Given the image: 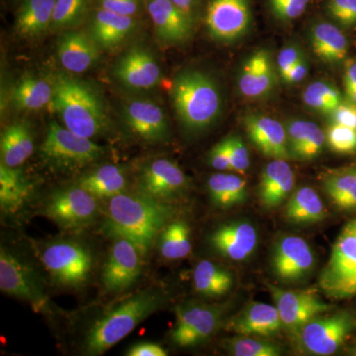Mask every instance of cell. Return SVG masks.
<instances>
[{"mask_svg": "<svg viewBox=\"0 0 356 356\" xmlns=\"http://www.w3.org/2000/svg\"><path fill=\"white\" fill-rule=\"evenodd\" d=\"M135 28L136 21L132 16L100 8L93 16L90 36L102 48H113L127 38Z\"/></svg>", "mask_w": 356, "mask_h": 356, "instance_id": "cell-26", "label": "cell"}, {"mask_svg": "<svg viewBox=\"0 0 356 356\" xmlns=\"http://www.w3.org/2000/svg\"><path fill=\"white\" fill-rule=\"evenodd\" d=\"M356 330V315L341 311L318 316L307 323L298 332L299 346L304 353L327 356L336 353Z\"/></svg>", "mask_w": 356, "mask_h": 356, "instance_id": "cell-7", "label": "cell"}, {"mask_svg": "<svg viewBox=\"0 0 356 356\" xmlns=\"http://www.w3.org/2000/svg\"><path fill=\"white\" fill-rule=\"evenodd\" d=\"M312 124L313 122L299 120V119L288 123L286 127L288 143H289L290 151L294 156H296L300 147L305 142L307 136L310 132Z\"/></svg>", "mask_w": 356, "mask_h": 356, "instance_id": "cell-46", "label": "cell"}, {"mask_svg": "<svg viewBox=\"0 0 356 356\" xmlns=\"http://www.w3.org/2000/svg\"><path fill=\"white\" fill-rule=\"evenodd\" d=\"M165 295L158 289L135 293L105 313L91 325L84 341L86 355H100L128 336L152 314L158 311Z\"/></svg>", "mask_w": 356, "mask_h": 356, "instance_id": "cell-2", "label": "cell"}, {"mask_svg": "<svg viewBox=\"0 0 356 356\" xmlns=\"http://www.w3.org/2000/svg\"><path fill=\"white\" fill-rule=\"evenodd\" d=\"M0 289L28 302L36 312L48 308V297L34 270L6 248L0 250Z\"/></svg>", "mask_w": 356, "mask_h": 356, "instance_id": "cell-10", "label": "cell"}, {"mask_svg": "<svg viewBox=\"0 0 356 356\" xmlns=\"http://www.w3.org/2000/svg\"><path fill=\"white\" fill-rule=\"evenodd\" d=\"M229 355L235 356H280L282 355L277 344L266 339L238 336L227 341Z\"/></svg>", "mask_w": 356, "mask_h": 356, "instance_id": "cell-40", "label": "cell"}, {"mask_svg": "<svg viewBox=\"0 0 356 356\" xmlns=\"http://www.w3.org/2000/svg\"><path fill=\"white\" fill-rule=\"evenodd\" d=\"M292 168L285 159H273L264 168L259 182V196L266 209L281 205L294 187Z\"/></svg>", "mask_w": 356, "mask_h": 356, "instance_id": "cell-25", "label": "cell"}, {"mask_svg": "<svg viewBox=\"0 0 356 356\" xmlns=\"http://www.w3.org/2000/svg\"><path fill=\"white\" fill-rule=\"evenodd\" d=\"M57 0H24L16 17V31L21 36L35 37L51 27Z\"/></svg>", "mask_w": 356, "mask_h": 356, "instance_id": "cell-32", "label": "cell"}, {"mask_svg": "<svg viewBox=\"0 0 356 356\" xmlns=\"http://www.w3.org/2000/svg\"><path fill=\"white\" fill-rule=\"evenodd\" d=\"M144 255L135 243L116 238L102 270L103 286L108 292L119 293L132 287L142 271Z\"/></svg>", "mask_w": 356, "mask_h": 356, "instance_id": "cell-14", "label": "cell"}, {"mask_svg": "<svg viewBox=\"0 0 356 356\" xmlns=\"http://www.w3.org/2000/svg\"><path fill=\"white\" fill-rule=\"evenodd\" d=\"M348 353H350V355L356 356V341L355 343L351 346L350 350H348Z\"/></svg>", "mask_w": 356, "mask_h": 356, "instance_id": "cell-56", "label": "cell"}, {"mask_svg": "<svg viewBox=\"0 0 356 356\" xmlns=\"http://www.w3.org/2000/svg\"><path fill=\"white\" fill-rule=\"evenodd\" d=\"M209 243L224 259L233 261H245L257 248V229L248 222H228L213 232Z\"/></svg>", "mask_w": 356, "mask_h": 356, "instance_id": "cell-18", "label": "cell"}, {"mask_svg": "<svg viewBox=\"0 0 356 356\" xmlns=\"http://www.w3.org/2000/svg\"><path fill=\"white\" fill-rule=\"evenodd\" d=\"M147 11L159 38L168 43L186 41L192 34L191 15L170 0H149Z\"/></svg>", "mask_w": 356, "mask_h": 356, "instance_id": "cell-23", "label": "cell"}, {"mask_svg": "<svg viewBox=\"0 0 356 356\" xmlns=\"http://www.w3.org/2000/svg\"><path fill=\"white\" fill-rule=\"evenodd\" d=\"M274 305L280 313L283 329L296 336L297 332L314 318L331 310L315 290H284L268 284Z\"/></svg>", "mask_w": 356, "mask_h": 356, "instance_id": "cell-11", "label": "cell"}, {"mask_svg": "<svg viewBox=\"0 0 356 356\" xmlns=\"http://www.w3.org/2000/svg\"><path fill=\"white\" fill-rule=\"evenodd\" d=\"M88 10V0H57L51 27L56 30H72L77 27Z\"/></svg>", "mask_w": 356, "mask_h": 356, "instance_id": "cell-39", "label": "cell"}, {"mask_svg": "<svg viewBox=\"0 0 356 356\" xmlns=\"http://www.w3.org/2000/svg\"><path fill=\"white\" fill-rule=\"evenodd\" d=\"M209 163L213 168L219 172H228L232 170L231 158H229V149L228 139L218 143L211 149L209 154Z\"/></svg>", "mask_w": 356, "mask_h": 356, "instance_id": "cell-47", "label": "cell"}, {"mask_svg": "<svg viewBox=\"0 0 356 356\" xmlns=\"http://www.w3.org/2000/svg\"><path fill=\"white\" fill-rule=\"evenodd\" d=\"M100 8L120 15L134 16L140 10V0H98Z\"/></svg>", "mask_w": 356, "mask_h": 356, "instance_id": "cell-48", "label": "cell"}, {"mask_svg": "<svg viewBox=\"0 0 356 356\" xmlns=\"http://www.w3.org/2000/svg\"><path fill=\"white\" fill-rule=\"evenodd\" d=\"M303 58V54L296 46H288L281 50L277 57L278 74L282 79L289 72L290 69Z\"/></svg>", "mask_w": 356, "mask_h": 356, "instance_id": "cell-50", "label": "cell"}, {"mask_svg": "<svg viewBox=\"0 0 356 356\" xmlns=\"http://www.w3.org/2000/svg\"><path fill=\"white\" fill-rule=\"evenodd\" d=\"M103 149L92 140L51 122L40 154L47 165L58 170H76L102 156Z\"/></svg>", "mask_w": 356, "mask_h": 356, "instance_id": "cell-5", "label": "cell"}, {"mask_svg": "<svg viewBox=\"0 0 356 356\" xmlns=\"http://www.w3.org/2000/svg\"><path fill=\"white\" fill-rule=\"evenodd\" d=\"M332 123L356 131V104L355 103L341 102L331 114Z\"/></svg>", "mask_w": 356, "mask_h": 356, "instance_id": "cell-49", "label": "cell"}, {"mask_svg": "<svg viewBox=\"0 0 356 356\" xmlns=\"http://www.w3.org/2000/svg\"><path fill=\"white\" fill-rule=\"evenodd\" d=\"M207 188L211 201L220 208L240 205L247 198V181L231 173L218 172L211 175Z\"/></svg>", "mask_w": 356, "mask_h": 356, "instance_id": "cell-34", "label": "cell"}, {"mask_svg": "<svg viewBox=\"0 0 356 356\" xmlns=\"http://www.w3.org/2000/svg\"><path fill=\"white\" fill-rule=\"evenodd\" d=\"M206 27L216 41L229 43L243 37L252 23L248 0H210L205 16Z\"/></svg>", "mask_w": 356, "mask_h": 356, "instance_id": "cell-13", "label": "cell"}, {"mask_svg": "<svg viewBox=\"0 0 356 356\" xmlns=\"http://www.w3.org/2000/svg\"><path fill=\"white\" fill-rule=\"evenodd\" d=\"M325 142V134L323 132L322 129L315 123L312 124L310 132L307 136L304 144L300 147L299 152L296 154L297 158L304 159V161H310V159L317 158L322 152Z\"/></svg>", "mask_w": 356, "mask_h": 356, "instance_id": "cell-43", "label": "cell"}, {"mask_svg": "<svg viewBox=\"0 0 356 356\" xmlns=\"http://www.w3.org/2000/svg\"><path fill=\"white\" fill-rule=\"evenodd\" d=\"M250 140L261 154L273 159L291 158L286 129L275 119L262 115H248L245 120Z\"/></svg>", "mask_w": 356, "mask_h": 356, "instance_id": "cell-19", "label": "cell"}, {"mask_svg": "<svg viewBox=\"0 0 356 356\" xmlns=\"http://www.w3.org/2000/svg\"><path fill=\"white\" fill-rule=\"evenodd\" d=\"M175 6L181 9L185 13L191 15L192 9L197 3L198 0H170Z\"/></svg>", "mask_w": 356, "mask_h": 356, "instance_id": "cell-54", "label": "cell"}, {"mask_svg": "<svg viewBox=\"0 0 356 356\" xmlns=\"http://www.w3.org/2000/svg\"><path fill=\"white\" fill-rule=\"evenodd\" d=\"M1 163L9 168H20L34 152V139L29 124H11L1 134Z\"/></svg>", "mask_w": 356, "mask_h": 356, "instance_id": "cell-28", "label": "cell"}, {"mask_svg": "<svg viewBox=\"0 0 356 356\" xmlns=\"http://www.w3.org/2000/svg\"><path fill=\"white\" fill-rule=\"evenodd\" d=\"M310 41L314 53L323 62H341L348 55V40L332 23L320 22L314 26L310 33Z\"/></svg>", "mask_w": 356, "mask_h": 356, "instance_id": "cell-30", "label": "cell"}, {"mask_svg": "<svg viewBox=\"0 0 356 356\" xmlns=\"http://www.w3.org/2000/svg\"><path fill=\"white\" fill-rule=\"evenodd\" d=\"M53 84L51 105L65 128L91 140L106 132L102 99L88 84L65 74H58Z\"/></svg>", "mask_w": 356, "mask_h": 356, "instance_id": "cell-3", "label": "cell"}, {"mask_svg": "<svg viewBox=\"0 0 356 356\" xmlns=\"http://www.w3.org/2000/svg\"><path fill=\"white\" fill-rule=\"evenodd\" d=\"M97 213V198L79 186L56 192L44 207V214L65 229L86 226Z\"/></svg>", "mask_w": 356, "mask_h": 356, "instance_id": "cell-12", "label": "cell"}, {"mask_svg": "<svg viewBox=\"0 0 356 356\" xmlns=\"http://www.w3.org/2000/svg\"><path fill=\"white\" fill-rule=\"evenodd\" d=\"M355 172H356V170H355Z\"/></svg>", "mask_w": 356, "mask_h": 356, "instance_id": "cell-57", "label": "cell"}, {"mask_svg": "<svg viewBox=\"0 0 356 356\" xmlns=\"http://www.w3.org/2000/svg\"><path fill=\"white\" fill-rule=\"evenodd\" d=\"M315 266V255L306 240L288 236L276 243L271 259L274 275L286 283L299 282L310 274Z\"/></svg>", "mask_w": 356, "mask_h": 356, "instance_id": "cell-15", "label": "cell"}, {"mask_svg": "<svg viewBox=\"0 0 356 356\" xmlns=\"http://www.w3.org/2000/svg\"><path fill=\"white\" fill-rule=\"evenodd\" d=\"M194 289L209 298H218L231 291L233 274L228 269L210 261H201L193 271Z\"/></svg>", "mask_w": 356, "mask_h": 356, "instance_id": "cell-33", "label": "cell"}, {"mask_svg": "<svg viewBox=\"0 0 356 356\" xmlns=\"http://www.w3.org/2000/svg\"><path fill=\"white\" fill-rule=\"evenodd\" d=\"M33 185L19 168L0 163V208L6 214L19 211L32 195Z\"/></svg>", "mask_w": 356, "mask_h": 356, "instance_id": "cell-27", "label": "cell"}, {"mask_svg": "<svg viewBox=\"0 0 356 356\" xmlns=\"http://www.w3.org/2000/svg\"><path fill=\"white\" fill-rule=\"evenodd\" d=\"M327 195L337 207L356 209V172L341 173L327 177L325 181Z\"/></svg>", "mask_w": 356, "mask_h": 356, "instance_id": "cell-37", "label": "cell"}, {"mask_svg": "<svg viewBox=\"0 0 356 356\" xmlns=\"http://www.w3.org/2000/svg\"><path fill=\"white\" fill-rule=\"evenodd\" d=\"M187 177L175 161L154 159L142 170L138 182L140 193L166 203L186 189Z\"/></svg>", "mask_w": 356, "mask_h": 356, "instance_id": "cell-16", "label": "cell"}, {"mask_svg": "<svg viewBox=\"0 0 356 356\" xmlns=\"http://www.w3.org/2000/svg\"><path fill=\"white\" fill-rule=\"evenodd\" d=\"M191 228L184 221L168 222L159 236L161 257L170 261L186 257L191 252Z\"/></svg>", "mask_w": 356, "mask_h": 356, "instance_id": "cell-36", "label": "cell"}, {"mask_svg": "<svg viewBox=\"0 0 356 356\" xmlns=\"http://www.w3.org/2000/svg\"><path fill=\"white\" fill-rule=\"evenodd\" d=\"M282 327L275 305L261 302H250L226 325L228 331L245 337H273L278 334Z\"/></svg>", "mask_w": 356, "mask_h": 356, "instance_id": "cell-20", "label": "cell"}, {"mask_svg": "<svg viewBox=\"0 0 356 356\" xmlns=\"http://www.w3.org/2000/svg\"><path fill=\"white\" fill-rule=\"evenodd\" d=\"M325 140L336 153H353L356 149V131L346 126L332 123L325 133Z\"/></svg>", "mask_w": 356, "mask_h": 356, "instance_id": "cell-41", "label": "cell"}, {"mask_svg": "<svg viewBox=\"0 0 356 356\" xmlns=\"http://www.w3.org/2000/svg\"><path fill=\"white\" fill-rule=\"evenodd\" d=\"M129 356H166L168 351L159 346V344L154 343H140L132 346L128 350Z\"/></svg>", "mask_w": 356, "mask_h": 356, "instance_id": "cell-51", "label": "cell"}, {"mask_svg": "<svg viewBox=\"0 0 356 356\" xmlns=\"http://www.w3.org/2000/svg\"><path fill=\"white\" fill-rule=\"evenodd\" d=\"M97 44L83 31L65 30L58 42L57 53L65 70L81 74L92 67L99 58Z\"/></svg>", "mask_w": 356, "mask_h": 356, "instance_id": "cell-22", "label": "cell"}, {"mask_svg": "<svg viewBox=\"0 0 356 356\" xmlns=\"http://www.w3.org/2000/svg\"><path fill=\"white\" fill-rule=\"evenodd\" d=\"M77 186L95 198L110 199L125 191L127 178L120 166L106 165L84 175L79 179Z\"/></svg>", "mask_w": 356, "mask_h": 356, "instance_id": "cell-31", "label": "cell"}, {"mask_svg": "<svg viewBox=\"0 0 356 356\" xmlns=\"http://www.w3.org/2000/svg\"><path fill=\"white\" fill-rule=\"evenodd\" d=\"M172 99L182 125L194 132L209 127L221 112L222 96L217 83L198 70H185L175 77Z\"/></svg>", "mask_w": 356, "mask_h": 356, "instance_id": "cell-4", "label": "cell"}, {"mask_svg": "<svg viewBox=\"0 0 356 356\" xmlns=\"http://www.w3.org/2000/svg\"><path fill=\"white\" fill-rule=\"evenodd\" d=\"M344 83L346 86H356V62L355 60H350L346 65Z\"/></svg>", "mask_w": 356, "mask_h": 356, "instance_id": "cell-53", "label": "cell"}, {"mask_svg": "<svg viewBox=\"0 0 356 356\" xmlns=\"http://www.w3.org/2000/svg\"><path fill=\"white\" fill-rule=\"evenodd\" d=\"M173 216L168 203L154 200L142 193L118 194L109 199L107 233L135 243L144 257L153 247Z\"/></svg>", "mask_w": 356, "mask_h": 356, "instance_id": "cell-1", "label": "cell"}, {"mask_svg": "<svg viewBox=\"0 0 356 356\" xmlns=\"http://www.w3.org/2000/svg\"><path fill=\"white\" fill-rule=\"evenodd\" d=\"M54 95L53 81L42 77H22L11 89L10 100L16 109L35 111L51 105Z\"/></svg>", "mask_w": 356, "mask_h": 356, "instance_id": "cell-29", "label": "cell"}, {"mask_svg": "<svg viewBox=\"0 0 356 356\" xmlns=\"http://www.w3.org/2000/svg\"><path fill=\"white\" fill-rule=\"evenodd\" d=\"M310 0H268L271 13L276 19L289 22L305 13Z\"/></svg>", "mask_w": 356, "mask_h": 356, "instance_id": "cell-42", "label": "cell"}, {"mask_svg": "<svg viewBox=\"0 0 356 356\" xmlns=\"http://www.w3.org/2000/svg\"><path fill=\"white\" fill-rule=\"evenodd\" d=\"M302 97L307 106L323 114L331 115L343 102L339 91L324 81L310 84Z\"/></svg>", "mask_w": 356, "mask_h": 356, "instance_id": "cell-38", "label": "cell"}, {"mask_svg": "<svg viewBox=\"0 0 356 356\" xmlns=\"http://www.w3.org/2000/svg\"><path fill=\"white\" fill-rule=\"evenodd\" d=\"M308 63L306 62L305 58H302L299 60L289 72L282 77V81L287 84H296L301 83L308 74Z\"/></svg>", "mask_w": 356, "mask_h": 356, "instance_id": "cell-52", "label": "cell"}, {"mask_svg": "<svg viewBox=\"0 0 356 356\" xmlns=\"http://www.w3.org/2000/svg\"><path fill=\"white\" fill-rule=\"evenodd\" d=\"M124 121L140 139L163 142L168 137V120L163 110L149 100H134L124 109Z\"/></svg>", "mask_w": 356, "mask_h": 356, "instance_id": "cell-21", "label": "cell"}, {"mask_svg": "<svg viewBox=\"0 0 356 356\" xmlns=\"http://www.w3.org/2000/svg\"><path fill=\"white\" fill-rule=\"evenodd\" d=\"M320 286L332 298H350L356 294V220L339 234L321 274Z\"/></svg>", "mask_w": 356, "mask_h": 356, "instance_id": "cell-6", "label": "cell"}, {"mask_svg": "<svg viewBox=\"0 0 356 356\" xmlns=\"http://www.w3.org/2000/svg\"><path fill=\"white\" fill-rule=\"evenodd\" d=\"M42 261L51 277L65 286H79L88 280L92 255L81 243L60 241L44 248Z\"/></svg>", "mask_w": 356, "mask_h": 356, "instance_id": "cell-9", "label": "cell"}, {"mask_svg": "<svg viewBox=\"0 0 356 356\" xmlns=\"http://www.w3.org/2000/svg\"><path fill=\"white\" fill-rule=\"evenodd\" d=\"M286 218L296 224H313L327 215L324 203L317 192L305 186L295 191L286 206Z\"/></svg>", "mask_w": 356, "mask_h": 356, "instance_id": "cell-35", "label": "cell"}, {"mask_svg": "<svg viewBox=\"0 0 356 356\" xmlns=\"http://www.w3.org/2000/svg\"><path fill=\"white\" fill-rule=\"evenodd\" d=\"M177 322L170 334L180 348H193L205 343L221 327L227 307L207 304H187L177 307Z\"/></svg>", "mask_w": 356, "mask_h": 356, "instance_id": "cell-8", "label": "cell"}, {"mask_svg": "<svg viewBox=\"0 0 356 356\" xmlns=\"http://www.w3.org/2000/svg\"><path fill=\"white\" fill-rule=\"evenodd\" d=\"M238 81L240 92L245 97L261 98L268 95L275 84V72L268 51H254L243 64Z\"/></svg>", "mask_w": 356, "mask_h": 356, "instance_id": "cell-24", "label": "cell"}, {"mask_svg": "<svg viewBox=\"0 0 356 356\" xmlns=\"http://www.w3.org/2000/svg\"><path fill=\"white\" fill-rule=\"evenodd\" d=\"M327 9L332 17L341 24H355L356 0H330Z\"/></svg>", "mask_w": 356, "mask_h": 356, "instance_id": "cell-45", "label": "cell"}, {"mask_svg": "<svg viewBox=\"0 0 356 356\" xmlns=\"http://www.w3.org/2000/svg\"><path fill=\"white\" fill-rule=\"evenodd\" d=\"M229 143V158H231L232 170L240 175L247 172L250 166V154L245 143L238 136L227 138Z\"/></svg>", "mask_w": 356, "mask_h": 356, "instance_id": "cell-44", "label": "cell"}, {"mask_svg": "<svg viewBox=\"0 0 356 356\" xmlns=\"http://www.w3.org/2000/svg\"><path fill=\"white\" fill-rule=\"evenodd\" d=\"M114 76L126 88L147 90L158 86L161 67L154 56L145 49H131L120 58L114 69Z\"/></svg>", "mask_w": 356, "mask_h": 356, "instance_id": "cell-17", "label": "cell"}, {"mask_svg": "<svg viewBox=\"0 0 356 356\" xmlns=\"http://www.w3.org/2000/svg\"><path fill=\"white\" fill-rule=\"evenodd\" d=\"M346 96L350 102L356 104V86H346Z\"/></svg>", "mask_w": 356, "mask_h": 356, "instance_id": "cell-55", "label": "cell"}]
</instances>
